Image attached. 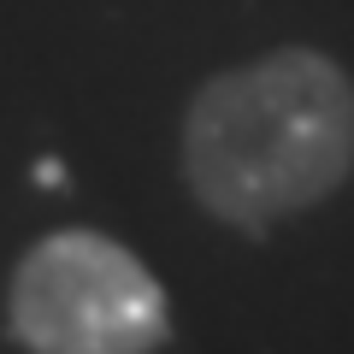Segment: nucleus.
Wrapping results in <instances>:
<instances>
[{
    "label": "nucleus",
    "mask_w": 354,
    "mask_h": 354,
    "mask_svg": "<svg viewBox=\"0 0 354 354\" xmlns=\"http://www.w3.org/2000/svg\"><path fill=\"white\" fill-rule=\"evenodd\" d=\"M177 171L242 236L330 201L354 171V77L307 41L213 71L183 106Z\"/></svg>",
    "instance_id": "obj_1"
},
{
    "label": "nucleus",
    "mask_w": 354,
    "mask_h": 354,
    "mask_svg": "<svg viewBox=\"0 0 354 354\" xmlns=\"http://www.w3.org/2000/svg\"><path fill=\"white\" fill-rule=\"evenodd\" d=\"M6 337L24 354H160L171 295L106 230H48L6 278Z\"/></svg>",
    "instance_id": "obj_2"
}]
</instances>
